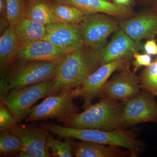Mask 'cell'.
<instances>
[{
	"instance_id": "1",
	"label": "cell",
	"mask_w": 157,
	"mask_h": 157,
	"mask_svg": "<svg viewBox=\"0 0 157 157\" xmlns=\"http://www.w3.org/2000/svg\"><path fill=\"white\" fill-rule=\"evenodd\" d=\"M99 52L84 44L66 55L61 60L54 78L51 94L82 84L101 66Z\"/></svg>"
},
{
	"instance_id": "2",
	"label": "cell",
	"mask_w": 157,
	"mask_h": 157,
	"mask_svg": "<svg viewBox=\"0 0 157 157\" xmlns=\"http://www.w3.org/2000/svg\"><path fill=\"white\" fill-rule=\"evenodd\" d=\"M42 126L59 139L70 137L81 141H89L105 145H117L128 149L132 153L131 157H138L144 148V143L137 138V135L124 129L112 131L97 129L68 128L53 124L44 123Z\"/></svg>"
},
{
	"instance_id": "3",
	"label": "cell",
	"mask_w": 157,
	"mask_h": 157,
	"mask_svg": "<svg viewBox=\"0 0 157 157\" xmlns=\"http://www.w3.org/2000/svg\"><path fill=\"white\" fill-rule=\"evenodd\" d=\"M64 121L63 126L76 128L112 131L123 128L124 102L107 98Z\"/></svg>"
},
{
	"instance_id": "4",
	"label": "cell",
	"mask_w": 157,
	"mask_h": 157,
	"mask_svg": "<svg viewBox=\"0 0 157 157\" xmlns=\"http://www.w3.org/2000/svg\"><path fill=\"white\" fill-rule=\"evenodd\" d=\"M61 60L56 62L15 61L1 78L9 90L52 80Z\"/></svg>"
},
{
	"instance_id": "5",
	"label": "cell",
	"mask_w": 157,
	"mask_h": 157,
	"mask_svg": "<svg viewBox=\"0 0 157 157\" xmlns=\"http://www.w3.org/2000/svg\"><path fill=\"white\" fill-rule=\"evenodd\" d=\"M75 88H67L60 92L51 94L31 109L25 119L27 122H36L56 119L63 123L78 113V107L74 103L76 98Z\"/></svg>"
},
{
	"instance_id": "6",
	"label": "cell",
	"mask_w": 157,
	"mask_h": 157,
	"mask_svg": "<svg viewBox=\"0 0 157 157\" xmlns=\"http://www.w3.org/2000/svg\"><path fill=\"white\" fill-rule=\"evenodd\" d=\"M53 79L12 89L1 101L9 107L19 123L28 116L36 102L51 94Z\"/></svg>"
},
{
	"instance_id": "7",
	"label": "cell",
	"mask_w": 157,
	"mask_h": 157,
	"mask_svg": "<svg viewBox=\"0 0 157 157\" xmlns=\"http://www.w3.org/2000/svg\"><path fill=\"white\" fill-rule=\"evenodd\" d=\"M131 59L121 58L103 64L89 76L83 83L75 88L76 98L83 99V109L92 105L94 99L101 98L102 90L108 78L115 71H123L129 69Z\"/></svg>"
},
{
	"instance_id": "8",
	"label": "cell",
	"mask_w": 157,
	"mask_h": 157,
	"mask_svg": "<svg viewBox=\"0 0 157 157\" xmlns=\"http://www.w3.org/2000/svg\"><path fill=\"white\" fill-rule=\"evenodd\" d=\"M116 17L104 13L86 16L80 23L84 44L99 51L104 47L107 38L120 29Z\"/></svg>"
},
{
	"instance_id": "9",
	"label": "cell",
	"mask_w": 157,
	"mask_h": 157,
	"mask_svg": "<svg viewBox=\"0 0 157 157\" xmlns=\"http://www.w3.org/2000/svg\"><path fill=\"white\" fill-rule=\"evenodd\" d=\"M144 122L157 124V103L154 96L143 90L124 102L123 128Z\"/></svg>"
},
{
	"instance_id": "10",
	"label": "cell",
	"mask_w": 157,
	"mask_h": 157,
	"mask_svg": "<svg viewBox=\"0 0 157 157\" xmlns=\"http://www.w3.org/2000/svg\"><path fill=\"white\" fill-rule=\"evenodd\" d=\"M140 89L139 77L129 69L120 71L107 81L101 98L124 102L138 95Z\"/></svg>"
},
{
	"instance_id": "11",
	"label": "cell",
	"mask_w": 157,
	"mask_h": 157,
	"mask_svg": "<svg viewBox=\"0 0 157 157\" xmlns=\"http://www.w3.org/2000/svg\"><path fill=\"white\" fill-rule=\"evenodd\" d=\"M44 40L59 48L72 52L84 45L80 24L55 22L46 25Z\"/></svg>"
},
{
	"instance_id": "12",
	"label": "cell",
	"mask_w": 157,
	"mask_h": 157,
	"mask_svg": "<svg viewBox=\"0 0 157 157\" xmlns=\"http://www.w3.org/2000/svg\"><path fill=\"white\" fill-rule=\"evenodd\" d=\"M70 52L59 48L45 40L18 45L15 55V61L56 62Z\"/></svg>"
},
{
	"instance_id": "13",
	"label": "cell",
	"mask_w": 157,
	"mask_h": 157,
	"mask_svg": "<svg viewBox=\"0 0 157 157\" xmlns=\"http://www.w3.org/2000/svg\"><path fill=\"white\" fill-rule=\"evenodd\" d=\"M119 23L120 29L138 43L143 39H154L157 36V13L152 10L121 20Z\"/></svg>"
},
{
	"instance_id": "14",
	"label": "cell",
	"mask_w": 157,
	"mask_h": 157,
	"mask_svg": "<svg viewBox=\"0 0 157 157\" xmlns=\"http://www.w3.org/2000/svg\"><path fill=\"white\" fill-rule=\"evenodd\" d=\"M10 132L21 141L25 149L34 157H50L46 149L48 132L41 126L17 124Z\"/></svg>"
},
{
	"instance_id": "15",
	"label": "cell",
	"mask_w": 157,
	"mask_h": 157,
	"mask_svg": "<svg viewBox=\"0 0 157 157\" xmlns=\"http://www.w3.org/2000/svg\"><path fill=\"white\" fill-rule=\"evenodd\" d=\"M141 48L140 42H135L120 29L115 32L108 45L99 51L101 65L118 59H131Z\"/></svg>"
},
{
	"instance_id": "16",
	"label": "cell",
	"mask_w": 157,
	"mask_h": 157,
	"mask_svg": "<svg viewBox=\"0 0 157 157\" xmlns=\"http://www.w3.org/2000/svg\"><path fill=\"white\" fill-rule=\"evenodd\" d=\"M75 6L85 16L96 13H104L121 20L135 15L132 8L117 6L107 0H54Z\"/></svg>"
},
{
	"instance_id": "17",
	"label": "cell",
	"mask_w": 157,
	"mask_h": 157,
	"mask_svg": "<svg viewBox=\"0 0 157 157\" xmlns=\"http://www.w3.org/2000/svg\"><path fill=\"white\" fill-rule=\"evenodd\" d=\"M117 145L81 141L73 142V154L76 157H131L130 151H124Z\"/></svg>"
},
{
	"instance_id": "18",
	"label": "cell",
	"mask_w": 157,
	"mask_h": 157,
	"mask_svg": "<svg viewBox=\"0 0 157 157\" xmlns=\"http://www.w3.org/2000/svg\"><path fill=\"white\" fill-rule=\"evenodd\" d=\"M18 42L14 26L9 25L0 38V72L4 77L9 68L15 62V55Z\"/></svg>"
},
{
	"instance_id": "19",
	"label": "cell",
	"mask_w": 157,
	"mask_h": 157,
	"mask_svg": "<svg viewBox=\"0 0 157 157\" xmlns=\"http://www.w3.org/2000/svg\"><path fill=\"white\" fill-rule=\"evenodd\" d=\"M14 26L18 45L44 40L46 25L24 17Z\"/></svg>"
},
{
	"instance_id": "20",
	"label": "cell",
	"mask_w": 157,
	"mask_h": 157,
	"mask_svg": "<svg viewBox=\"0 0 157 157\" xmlns=\"http://www.w3.org/2000/svg\"><path fill=\"white\" fill-rule=\"evenodd\" d=\"M25 17L45 25L56 22L52 15L50 4L44 0H28Z\"/></svg>"
},
{
	"instance_id": "21",
	"label": "cell",
	"mask_w": 157,
	"mask_h": 157,
	"mask_svg": "<svg viewBox=\"0 0 157 157\" xmlns=\"http://www.w3.org/2000/svg\"><path fill=\"white\" fill-rule=\"evenodd\" d=\"M50 6L56 22L79 24L86 16L75 6L67 3L55 2L50 4Z\"/></svg>"
},
{
	"instance_id": "22",
	"label": "cell",
	"mask_w": 157,
	"mask_h": 157,
	"mask_svg": "<svg viewBox=\"0 0 157 157\" xmlns=\"http://www.w3.org/2000/svg\"><path fill=\"white\" fill-rule=\"evenodd\" d=\"M73 139L66 137L64 141H61L48 133L46 144L47 153L50 157H73Z\"/></svg>"
},
{
	"instance_id": "23",
	"label": "cell",
	"mask_w": 157,
	"mask_h": 157,
	"mask_svg": "<svg viewBox=\"0 0 157 157\" xmlns=\"http://www.w3.org/2000/svg\"><path fill=\"white\" fill-rule=\"evenodd\" d=\"M25 149L21 141L10 131L1 132L0 154L1 156L15 155Z\"/></svg>"
},
{
	"instance_id": "24",
	"label": "cell",
	"mask_w": 157,
	"mask_h": 157,
	"mask_svg": "<svg viewBox=\"0 0 157 157\" xmlns=\"http://www.w3.org/2000/svg\"><path fill=\"white\" fill-rule=\"evenodd\" d=\"M141 89L153 96H157V56L144 69L139 77Z\"/></svg>"
},
{
	"instance_id": "25",
	"label": "cell",
	"mask_w": 157,
	"mask_h": 157,
	"mask_svg": "<svg viewBox=\"0 0 157 157\" xmlns=\"http://www.w3.org/2000/svg\"><path fill=\"white\" fill-rule=\"evenodd\" d=\"M7 6V20L10 25H14L25 17V0H6Z\"/></svg>"
},
{
	"instance_id": "26",
	"label": "cell",
	"mask_w": 157,
	"mask_h": 157,
	"mask_svg": "<svg viewBox=\"0 0 157 157\" xmlns=\"http://www.w3.org/2000/svg\"><path fill=\"white\" fill-rule=\"evenodd\" d=\"M18 123L16 118L4 102L0 104V132L11 131Z\"/></svg>"
},
{
	"instance_id": "27",
	"label": "cell",
	"mask_w": 157,
	"mask_h": 157,
	"mask_svg": "<svg viewBox=\"0 0 157 157\" xmlns=\"http://www.w3.org/2000/svg\"><path fill=\"white\" fill-rule=\"evenodd\" d=\"M133 57L135 59L132 62V65L134 67V73L141 67L143 66L147 67L152 63L151 56L147 54H140L136 52L134 54Z\"/></svg>"
},
{
	"instance_id": "28",
	"label": "cell",
	"mask_w": 157,
	"mask_h": 157,
	"mask_svg": "<svg viewBox=\"0 0 157 157\" xmlns=\"http://www.w3.org/2000/svg\"><path fill=\"white\" fill-rule=\"evenodd\" d=\"M145 53L150 55H157V42L155 39H149L144 45Z\"/></svg>"
},
{
	"instance_id": "29",
	"label": "cell",
	"mask_w": 157,
	"mask_h": 157,
	"mask_svg": "<svg viewBox=\"0 0 157 157\" xmlns=\"http://www.w3.org/2000/svg\"><path fill=\"white\" fill-rule=\"evenodd\" d=\"M113 3L117 6L132 8L136 4L135 0H112Z\"/></svg>"
},
{
	"instance_id": "30",
	"label": "cell",
	"mask_w": 157,
	"mask_h": 157,
	"mask_svg": "<svg viewBox=\"0 0 157 157\" xmlns=\"http://www.w3.org/2000/svg\"><path fill=\"white\" fill-rule=\"evenodd\" d=\"M1 20H7V6L6 0H0Z\"/></svg>"
},
{
	"instance_id": "31",
	"label": "cell",
	"mask_w": 157,
	"mask_h": 157,
	"mask_svg": "<svg viewBox=\"0 0 157 157\" xmlns=\"http://www.w3.org/2000/svg\"><path fill=\"white\" fill-rule=\"evenodd\" d=\"M151 10L157 13V0H144Z\"/></svg>"
},
{
	"instance_id": "32",
	"label": "cell",
	"mask_w": 157,
	"mask_h": 157,
	"mask_svg": "<svg viewBox=\"0 0 157 157\" xmlns=\"http://www.w3.org/2000/svg\"><path fill=\"white\" fill-rule=\"evenodd\" d=\"M15 156L17 157H35L29 152L25 150H23L19 152Z\"/></svg>"
},
{
	"instance_id": "33",
	"label": "cell",
	"mask_w": 157,
	"mask_h": 157,
	"mask_svg": "<svg viewBox=\"0 0 157 157\" xmlns=\"http://www.w3.org/2000/svg\"><path fill=\"white\" fill-rule=\"evenodd\" d=\"M107 1H108V2H112V0H107Z\"/></svg>"
}]
</instances>
